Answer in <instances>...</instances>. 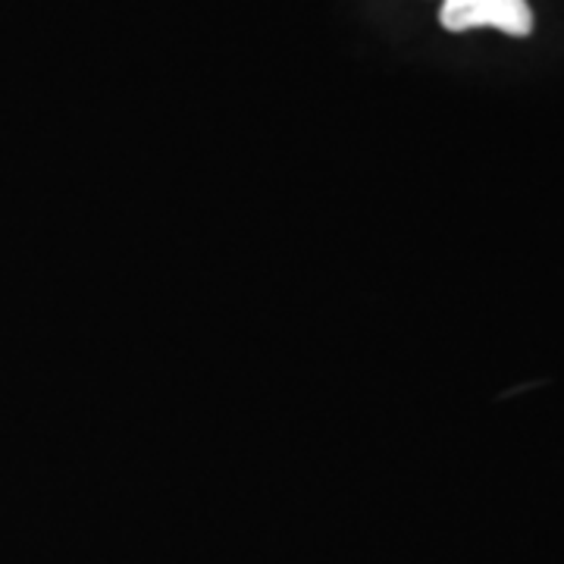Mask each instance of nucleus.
<instances>
[{"label": "nucleus", "mask_w": 564, "mask_h": 564, "mask_svg": "<svg viewBox=\"0 0 564 564\" xmlns=\"http://www.w3.org/2000/svg\"><path fill=\"white\" fill-rule=\"evenodd\" d=\"M440 22L445 32L499 29L511 39H527L533 32V10L527 0H443Z\"/></svg>", "instance_id": "1"}]
</instances>
